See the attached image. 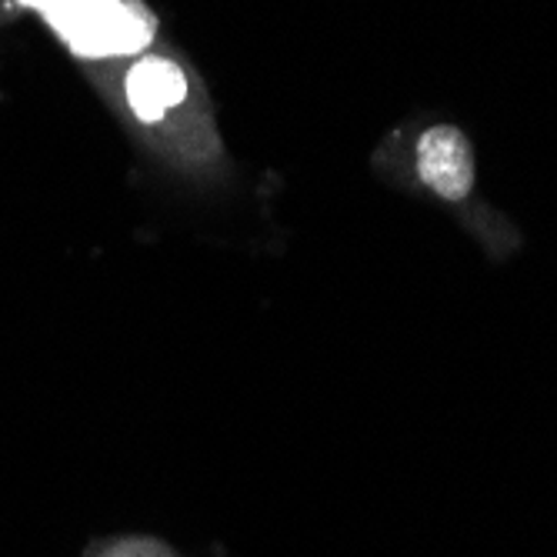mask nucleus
Listing matches in <instances>:
<instances>
[{
    "label": "nucleus",
    "mask_w": 557,
    "mask_h": 557,
    "mask_svg": "<svg viewBox=\"0 0 557 557\" xmlns=\"http://www.w3.org/2000/svg\"><path fill=\"white\" fill-rule=\"evenodd\" d=\"M84 58L134 54L147 47L154 21L127 0H27Z\"/></svg>",
    "instance_id": "obj_1"
},
{
    "label": "nucleus",
    "mask_w": 557,
    "mask_h": 557,
    "mask_svg": "<svg viewBox=\"0 0 557 557\" xmlns=\"http://www.w3.org/2000/svg\"><path fill=\"white\" fill-rule=\"evenodd\" d=\"M418 171L424 184L444 200H465L474 187V158L468 137L450 124L431 127L418 144Z\"/></svg>",
    "instance_id": "obj_2"
},
{
    "label": "nucleus",
    "mask_w": 557,
    "mask_h": 557,
    "mask_svg": "<svg viewBox=\"0 0 557 557\" xmlns=\"http://www.w3.org/2000/svg\"><path fill=\"white\" fill-rule=\"evenodd\" d=\"M184 94L187 81L171 61H140L127 77V97L140 121H161L174 104H181Z\"/></svg>",
    "instance_id": "obj_3"
}]
</instances>
